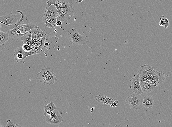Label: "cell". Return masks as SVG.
<instances>
[{"label": "cell", "mask_w": 172, "mask_h": 127, "mask_svg": "<svg viewBox=\"0 0 172 127\" xmlns=\"http://www.w3.org/2000/svg\"><path fill=\"white\" fill-rule=\"evenodd\" d=\"M137 75H139L140 81H145L156 86L164 83L166 79L164 72L155 70L151 66L146 64L139 67Z\"/></svg>", "instance_id": "6da1fadb"}, {"label": "cell", "mask_w": 172, "mask_h": 127, "mask_svg": "<svg viewBox=\"0 0 172 127\" xmlns=\"http://www.w3.org/2000/svg\"><path fill=\"white\" fill-rule=\"evenodd\" d=\"M58 16L57 18V21L62 22H66L73 17L74 10L73 6L66 8H57Z\"/></svg>", "instance_id": "7a4b0ae2"}, {"label": "cell", "mask_w": 172, "mask_h": 127, "mask_svg": "<svg viewBox=\"0 0 172 127\" xmlns=\"http://www.w3.org/2000/svg\"><path fill=\"white\" fill-rule=\"evenodd\" d=\"M126 102L130 108L134 110H139L142 108V100L139 95L134 93L128 96Z\"/></svg>", "instance_id": "3957f363"}, {"label": "cell", "mask_w": 172, "mask_h": 127, "mask_svg": "<svg viewBox=\"0 0 172 127\" xmlns=\"http://www.w3.org/2000/svg\"><path fill=\"white\" fill-rule=\"evenodd\" d=\"M21 17V14L20 13L17 14H14L11 13L1 16L0 22L8 25H16L18 20Z\"/></svg>", "instance_id": "277c9868"}, {"label": "cell", "mask_w": 172, "mask_h": 127, "mask_svg": "<svg viewBox=\"0 0 172 127\" xmlns=\"http://www.w3.org/2000/svg\"><path fill=\"white\" fill-rule=\"evenodd\" d=\"M57 16L58 11L57 7L54 5H47L43 16V21L52 18H57Z\"/></svg>", "instance_id": "5b68a950"}, {"label": "cell", "mask_w": 172, "mask_h": 127, "mask_svg": "<svg viewBox=\"0 0 172 127\" xmlns=\"http://www.w3.org/2000/svg\"><path fill=\"white\" fill-rule=\"evenodd\" d=\"M130 81L131 85L130 86V88L131 89V91L139 95H142L143 93L140 83L139 75H137L135 77L131 78Z\"/></svg>", "instance_id": "8992f818"}, {"label": "cell", "mask_w": 172, "mask_h": 127, "mask_svg": "<svg viewBox=\"0 0 172 127\" xmlns=\"http://www.w3.org/2000/svg\"><path fill=\"white\" fill-rule=\"evenodd\" d=\"M46 3L48 5H54L57 8L73 6L74 4L73 0H48Z\"/></svg>", "instance_id": "52a82bcc"}, {"label": "cell", "mask_w": 172, "mask_h": 127, "mask_svg": "<svg viewBox=\"0 0 172 127\" xmlns=\"http://www.w3.org/2000/svg\"><path fill=\"white\" fill-rule=\"evenodd\" d=\"M37 77L40 83H43L44 84L49 85L47 68H45L40 72H37Z\"/></svg>", "instance_id": "ba28073f"}, {"label": "cell", "mask_w": 172, "mask_h": 127, "mask_svg": "<svg viewBox=\"0 0 172 127\" xmlns=\"http://www.w3.org/2000/svg\"><path fill=\"white\" fill-rule=\"evenodd\" d=\"M26 51L24 50L22 47H19L15 49L14 51V57L17 62H21L25 63L24 58V54Z\"/></svg>", "instance_id": "9c48e42d"}, {"label": "cell", "mask_w": 172, "mask_h": 127, "mask_svg": "<svg viewBox=\"0 0 172 127\" xmlns=\"http://www.w3.org/2000/svg\"><path fill=\"white\" fill-rule=\"evenodd\" d=\"M32 37L33 41H38L40 39L47 36L45 31H42L39 28L32 29Z\"/></svg>", "instance_id": "30bf717a"}, {"label": "cell", "mask_w": 172, "mask_h": 127, "mask_svg": "<svg viewBox=\"0 0 172 127\" xmlns=\"http://www.w3.org/2000/svg\"><path fill=\"white\" fill-rule=\"evenodd\" d=\"M28 32L24 33H22L20 30L17 27L14 28V29H11L8 32L9 36L12 38L16 40L20 39L22 36L25 35Z\"/></svg>", "instance_id": "8fae6325"}, {"label": "cell", "mask_w": 172, "mask_h": 127, "mask_svg": "<svg viewBox=\"0 0 172 127\" xmlns=\"http://www.w3.org/2000/svg\"><path fill=\"white\" fill-rule=\"evenodd\" d=\"M94 99L99 102L106 105H110L114 101V100L112 98L103 95L96 96H95Z\"/></svg>", "instance_id": "7c38bea8"}, {"label": "cell", "mask_w": 172, "mask_h": 127, "mask_svg": "<svg viewBox=\"0 0 172 127\" xmlns=\"http://www.w3.org/2000/svg\"><path fill=\"white\" fill-rule=\"evenodd\" d=\"M68 40L72 44H76L78 45L87 44L89 42V37L88 36H84V37L81 38L75 39L73 38H68Z\"/></svg>", "instance_id": "4fadbf2b"}, {"label": "cell", "mask_w": 172, "mask_h": 127, "mask_svg": "<svg viewBox=\"0 0 172 127\" xmlns=\"http://www.w3.org/2000/svg\"><path fill=\"white\" fill-rule=\"evenodd\" d=\"M19 30L21 31L22 33H24L30 31L32 29L36 28H39L38 26H36V25L34 23H29L28 24L20 25V26H16Z\"/></svg>", "instance_id": "5bb4252c"}, {"label": "cell", "mask_w": 172, "mask_h": 127, "mask_svg": "<svg viewBox=\"0 0 172 127\" xmlns=\"http://www.w3.org/2000/svg\"><path fill=\"white\" fill-rule=\"evenodd\" d=\"M140 83L143 93L150 92L156 87L154 85L150 84L145 81H140Z\"/></svg>", "instance_id": "9a60e30c"}, {"label": "cell", "mask_w": 172, "mask_h": 127, "mask_svg": "<svg viewBox=\"0 0 172 127\" xmlns=\"http://www.w3.org/2000/svg\"><path fill=\"white\" fill-rule=\"evenodd\" d=\"M46 121L47 123L52 125H58L64 121L62 116L58 117H52L50 115L46 116Z\"/></svg>", "instance_id": "2e32d148"}, {"label": "cell", "mask_w": 172, "mask_h": 127, "mask_svg": "<svg viewBox=\"0 0 172 127\" xmlns=\"http://www.w3.org/2000/svg\"><path fill=\"white\" fill-rule=\"evenodd\" d=\"M142 104L145 108H152L154 104V100L153 97L150 96H145L142 100Z\"/></svg>", "instance_id": "e0dca14e"}, {"label": "cell", "mask_w": 172, "mask_h": 127, "mask_svg": "<svg viewBox=\"0 0 172 127\" xmlns=\"http://www.w3.org/2000/svg\"><path fill=\"white\" fill-rule=\"evenodd\" d=\"M24 44L29 45L31 47L33 46V41L32 37V31L28 32L25 35L22 36L20 39Z\"/></svg>", "instance_id": "ac0fdd59"}, {"label": "cell", "mask_w": 172, "mask_h": 127, "mask_svg": "<svg viewBox=\"0 0 172 127\" xmlns=\"http://www.w3.org/2000/svg\"><path fill=\"white\" fill-rule=\"evenodd\" d=\"M16 12L21 13L22 16L21 18L18 20L17 23H16V26H20V25L28 24V23H30V21L24 12L20 10H19L16 11Z\"/></svg>", "instance_id": "d6986e66"}, {"label": "cell", "mask_w": 172, "mask_h": 127, "mask_svg": "<svg viewBox=\"0 0 172 127\" xmlns=\"http://www.w3.org/2000/svg\"><path fill=\"white\" fill-rule=\"evenodd\" d=\"M42 48H39L37 46L33 45V47H32V49L30 51L25 52L24 59V60L29 56L40 53L42 51Z\"/></svg>", "instance_id": "ffe728a7"}, {"label": "cell", "mask_w": 172, "mask_h": 127, "mask_svg": "<svg viewBox=\"0 0 172 127\" xmlns=\"http://www.w3.org/2000/svg\"><path fill=\"white\" fill-rule=\"evenodd\" d=\"M47 71L48 74L49 85L54 84L57 81L56 75L54 73L51 68H47Z\"/></svg>", "instance_id": "44dd1931"}, {"label": "cell", "mask_w": 172, "mask_h": 127, "mask_svg": "<svg viewBox=\"0 0 172 127\" xmlns=\"http://www.w3.org/2000/svg\"><path fill=\"white\" fill-rule=\"evenodd\" d=\"M57 21V18L54 17L46 19L43 22V23H45L47 27L51 28H54L57 26H56Z\"/></svg>", "instance_id": "7402d4cb"}, {"label": "cell", "mask_w": 172, "mask_h": 127, "mask_svg": "<svg viewBox=\"0 0 172 127\" xmlns=\"http://www.w3.org/2000/svg\"><path fill=\"white\" fill-rule=\"evenodd\" d=\"M16 27V25H8L1 23V31L8 32Z\"/></svg>", "instance_id": "603a6c76"}, {"label": "cell", "mask_w": 172, "mask_h": 127, "mask_svg": "<svg viewBox=\"0 0 172 127\" xmlns=\"http://www.w3.org/2000/svg\"><path fill=\"white\" fill-rule=\"evenodd\" d=\"M9 33L6 32H0V44L2 45L9 39Z\"/></svg>", "instance_id": "cb8c5ba5"}, {"label": "cell", "mask_w": 172, "mask_h": 127, "mask_svg": "<svg viewBox=\"0 0 172 127\" xmlns=\"http://www.w3.org/2000/svg\"><path fill=\"white\" fill-rule=\"evenodd\" d=\"M159 23V26H164L166 29L170 26V22L169 19L163 16H162L160 17V21Z\"/></svg>", "instance_id": "d4e9b609"}, {"label": "cell", "mask_w": 172, "mask_h": 127, "mask_svg": "<svg viewBox=\"0 0 172 127\" xmlns=\"http://www.w3.org/2000/svg\"><path fill=\"white\" fill-rule=\"evenodd\" d=\"M46 36L40 39L38 41H33V45L37 46L39 48H42L44 46Z\"/></svg>", "instance_id": "484cf974"}, {"label": "cell", "mask_w": 172, "mask_h": 127, "mask_svg": "<svg viewBox=\"0 0 172 127\" xmlns=\"http://www.w3.org/2000/svg\"><path fill=\"white\" fill-rule=\"evenodd\" d=\"M44 111H47V110H50L51 111H53L54 110L57 109V107L55 106L53 102L51 101L47 105H44Z\"/></svg>", "instance_id": "4316f807"}, {"label": "cell", "mask_w": 172, "mask_h": 127, "mask_svg": "<svg viewBox=\"0 0 172 127\" xmlns=\"http://www.w3.org/2000/svg\"><path fill=\"white\" fill-rule=\"evenodd\" d=\"M7 124L6 126V127H20V126L18 125V124H15L14 123L12 122V120L10 119L7 120Z\"/></svg>", "instance_id": "83f0119b"}, {"label": "cell", "mask_w": 172, "mask_h": 127, "mask_svg": "<svg viewBox=\"0 0 172 127\" xmlns=\"http://www.w3.org/2000/svg\"><path fill=\"white\" fill-rule=\"evenodd\" d=\"M22 48H23L26 52L30 51L32 49V47L28 44H24L22 46Z\"/></svg>", "instance_id": "f1b7e54d"}, {"label": "cell", "mask_w": 172, "mask_h": 127, "mask_svg": "<svg viewBox=\"0 0 172 127\" xmlns=\"http://www.w3.org/2000/svg\"><path fill=\"white\" fill-rule=\"evenodd\" d=\"M118 103V101L117 100L114 101L112 103L110 104V107H116L117 106V104Z\"/></svg>", "instance_id": "f546056e"}, {"label": "cell", "mask_w": 172, "mask_h": 127, "mask_svg": "<svg viewBox=\"0 0 172 127\" xmlns=\"http://www.w3.org/2000/svg\"><path fill=\"white\" fill-rule=\"evenodd\" d=\"M60 21H57L56 22V26H60L62 25V22Z\"/></svg>", "instance_id": "4dcf8cb0"}, {"label": "cell", "mask_w": 172, "mask_h": 127, "mask_svg": "<svg viewBox=\"0 0 172 127\" xmlns=\"http://www.w3.org/2000/svg\"><path fill=\"white\" fill-rule=\"evenodd\" d=\"M84 0H76V2L77 4H79L83 2Z\"/></svg>", "instance_id": "1f68e13d"}, {"label": "cell", "mask_w": 172, "mask_h": 127, "mask_svg": "<svg viewBox=\"0 0 172 127\" xmlns=\"http://www.w3.org/2000/svg\"><path fill=\"white\" fill-rule=\"evenodd\" d=\"M49 43L46 42V43H45L44 46L48 47V46H49Z\"/></svg>", "instance_id": "d6a6232c"}, {"label": "cell", "mask_w": 172, "mask_h": 127, "mask_svg": "<svg viewBox=\"0 0 172 127\" xmlns=\"http://www.w3.org/2000/svg\"></svg>", "instance_id": "836d02e7"}]
</instances>
